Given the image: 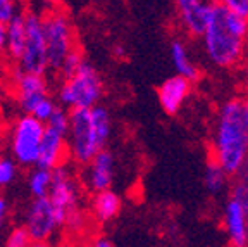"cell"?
Here are the masks:
<instances>
[{
    "mask_svg": "<svg viewBox=\"0 0 248 247\" xmlns=\"http://www.w3.org/2000/svg\"><path fill=\"white\" fill-rule=\"evenodd\" d=\"M209 158L232 178L248 161V95H232L219 104L210 128Z\"/></svg>",
    "mask_w": 248,
    "mask_h": 247,
    "instance_id": "6da1fadb",
    "label": "cell"
},
{
    "mask_svg": "<svg viewBox=\"0 0 248 247\" xmlns=\"http://www.w3.org/2000/svg\"><path fill=\"white\" fill-rule=\"evenodd\" d=\"M200 45L212 68L219 71L238 70L248 55V18L216 4Z\"/></svg>",
    "mask_w": 248,
    "mask_h": 247,
    "instance_id": "7a4b0ae2",
    "label": "cell"
},
{
    "mask_svg": "<svg viewBox=\"0 0 248 247\" xmlns=\"http://www.w3.org/2000/svg\"><path fill=\"white\" fill-rule=\"evenodd\" d=\"M112 137V116L105 106L71 111V126L67 133L69 159L76 166L85 168L105 149Z\"/></svg>",
    "mask_w": 248,
    "mask_h": 247,
    "instance_id": "3957f363",
    "label": "cell"
},
{
    "mask_svg": "<svg viewBox=\"0 0 248 247\" xmlns=\"http://www.w3.org/2000/svg\"><path fill=\"white\" fill-rule=\"evenodd\" d=\"M104 90L102 74L95 66L85 61L74 74L61 78L57 87V101L62 107L69 111L92 109L102 102Z\"/></svg>",
    "mask_w": 248,
    "mask_h": 247,
    "instance_id": "277c9868",
    "label": "cell"
},
{
    "mask_svg": "<svg viewBox=\"0 0 248 247\" xmlns=\"http://www.w3.org/2000/svg\"><path fill=\"white\" fill-rule=\"evenodd\" d=\"M46 124L33 114H21L12 121L7 133L11 158L19 166L35 168L40 158V147L45 135Z\"/></svg>",
    "mask_w": 248,
    "mask_h": 247,
    "instance_id": "5b68a950",
    "label": "cell"
},
{
    "mask_svg": "<svg viewBox=\"0 0 248 247\" xmlns=\"http://www.w3.org/2000/svg\"><path fill=\"white\" fill-rule=\"evenodd\" d=\"M45 21V38L48 49V62L50 70L59 71L64 59L76 49V36L69 16L61 9H50L43 16Z\"/></svg>",
    "mask_w": 248,
    "mask_h": 247,
    "instance_id": "8992f818",
    "label": "cell"
},
{
    "mask_svg": "<svg viewBox=\"0 0 248 247\" xmlns=\"http://www.w3.org/2000/svg\"><path fill=\"white\" fill-rule=\"evenodd\" d=\"M24 19H26V49L17 68L26 73L46 74V71L50 70V62H48L43 16L35 11H28L24 12Z\"/></svg>",
    "mask_w": 248,
    "mask_h": 247,
    "instance_id": "52a82bcc",
    "label": "cell"
},
{
    "mask_svg": "<svg viewBox=\"0 0 248 247\" xmlns=\"http://www.w3.org/2000/svg\"><path fill=\"white\" fill-rule=\"evenodd\" d=\"M48 199L57 211L62 228L66 227L71 214L81 211V182L67 164L54 170V182Z\"/></svg>",
    "mask_w": 248,
    "mask_h": 247,
    "instance_id": "ba28073f",
    "label": "cell"
},
{
    "mask_svg": "<svg viewBox=\"0 0 248 247\" xmlns=\"http://www.w3.org/2000/svg\"><path fill=\"white\" fill-rule=\"evenodd\" d=\"M9 90H11L14 102L19 107L21 114H31L33 109L46 97H50V87L45 74L26 73L14 66L9 71Z\"/></svg>",
    "mask_w": 248,
    "mask_h": 247,
    "instance_id": "9c48e42d",
    "label": "cell"
},
{
    "mask_svg": "<svg viewBox=\"0 0 248 247\" xmlns=\"http://www.w3.org/2000/svg\"><path fill=\"white\" fill-rule=\"evenodd\" d=\"M214 7V0H174L176 24L181 36L200 40L210 23Z\"/></svg>",
    "mask_w": 248,
    "mask_h": 247,
    "instance_id": "30bf717a",
    "label": "cell"
},
{
    "mask_svg": "<svg viewBox=\"0 0 248 247\" xmlns=\"http://www.w3.org/2000/svg\"><path fill=\"white\" fill-rule=\"evenodd\" d=\"M23 225L36 242H50V239L62 228L59 214L48 197L33 199L24 212Z\"/></svg>",
    "mask_w": 248,
    "mask_h": 247,
    "instance_id": "8fae6325",
    "label": "cell"
},
{
    "mask_svg": "<svg viewBox=\"0 0 248 247\" xmlns=\"http://www.w3.org/2000/svg\"><path fill=\"white\" fill-rule=\"evenodd\" d=\"M248 208L228 195L221 212V225L229 247H248Z\"/></svg>",
    "mask_w": 248,
    "mask_h": 247,
    "instance_id": "7c38bea8",
    "label": "cell"
},
{
    "mask_svg": "<svg viewBox=\"0 0 248 247\" xmlns=\"http://www.w3.org/2000/svg\"><path fill=\"white\" fill-rule=\"evenodd\" d=\"M116 180V158L108 149H104L85 166L83 183L92 194L110 190Z\"/></svg>",
    "mask_w": 248,
    "mask_h": 247,
    "instance_id": "4fadbf2b",
    "label": "cell"
},
{
    "mask_svg": "<svg viewBox=\"0 0 248 247\" xmlns=\"http://www.w3.org/2000/svg\"><path fill=\"white\" fill-rule=\"evenodd\" d=\"M191 93H193V81L186 80L179 74H172L160 83L157 90V101L166 114L176 116L181 112L186 102L190 101Z\"/></svg>",
    "mask_w": 248,
    "mask_h": 247,
    "instance_id": "5bb4252c",
    "label": "cell"
},
{
    "mask_svg": "<svg viewBox=\"0 0 248 247\" xmlns=\"http://www.w3.org/2000/svg\"><path fill=\"white\" fill-rule=\"evenodd\" d=\"M67 159H69L67 135H62L59 131L46 128L42 140V147H40V158L36 166L54 171L61 166H66Z\"/></svg>",
    "mask_w": 248,
    "mask_h": 247,
    "instance_id": "9a60e30c",
    "label": "cell"
},
{
    "mask_svg": "<svg viewBox=\"0 0 248 247\" xmlns=\"http://www.w3.org/2000/svg\"><path fill=\"white\" fill-rule=\"evenodd\" d=\"M188 38L185 36H176L172 38L169 45V55H170V62H172V68H174L176 73L179 76L186 78L190 81H198L202 76V70L200 66L197 64L193 54L190 51V45L186 42Z\"/></svg>",
    "mask_w": 248,
    "mask_h": 247,
    "instance_id": "2e32d148",
    "label": "cell"
},
{
    "mask_svg": "<svg viewBox=\"0 0 248 247\" xmlns=\"http://www.w3.org/2000/svg\"><path fill=\"white\" fill-rule=\"evenodd\" d=\"M90 209H92V216L98 223H110L119 216L121 209H123V199L112 189L93 194L92 201H90Z\"/></svg>",
    "mask_w": 248,
    "mask_h": 247,
    "instance_id": "e0dca14e",
    "label": "cell"
},
{
    "mask_svg": "<svg viewBox=\"0 0 248 247\" xmlns=\"http://www.w3.org/2000/svg\"><path fill=\"white\" fill-rule=\"evenodd\" d=\"M24 49H26V19H24V12H21L7 24L5 57L17 66L24 54Z\"/></svg>",
    "mask_w": 248,
    "mask_h": 247,
    "instance_id": "ac0fdd59",
    "label": "cell"
},
{
    "mask_svg": "<svg viewBox=\"0 0 248 247\" xmlns=\"http://www.w3.org/2000/svg\"><path fill=\"white\" fill-rule=\"evenodd\" d=\"M231 175L217 164L214 159H207L205 173H203V185L210 195H221L224 190L231 189Z\"/></svg>",
    "mask_w": 248,
    "mask_h": 247,
    "instance_id": "d6986e66",
    "label": "cell"
},
{
    "mask_svg": "<svg viewBox=\"0 0 248 247\" xmlns=\"http://www.w3.org/2000/svg\"><path fill=\"white\" fill-rule=\"evenodd\" d=\"M54 182V171L45 170V168H31L28 175V189H30L33 199H43L48 197Z\"/></svg>",
    "mask_w": 248,
    "mask_h": 247,
    "instance_id": "ffe728a7",
    "label": "cell"
},
{
    "mask_svg": "<svg viewBox=\"0 0 248 247\" xmlns=\"http://www.w3.org/2000/svg\"><path fill=\"white\" fill-rule=\"evenodd\" d=\"M33 242H35V240L30 235L28 228L21 223V225H16V227H12L11 230H9L7 237H5L4 247H30Z\"/></svg>",
    "mask_w": 248,
    "mask_h": 247,
    "instance_id": "44dd1931",
    "label": "cell"
},
{
    "mask_svg": "<svg viewBox=\"0 0 248 247\" xmlns=\"http://www.w3.org/2000/svg\"><path fill=\"white\" fill-rule=\"evenodd\" d=\"M17 171H19V164L14 159L7 158V156H0V190L16 182Z\"/></svg>",
    "mask_w": 248,
    "mask_h": 247,
    "instance_id": "7402d4cb",
    "label": "cell"
},
{
    "mask_svg": "<svg viewBox=\"0 0 248 247\" xmlns=\"http://www.w3.org/2000/svg\"><path fill=\"white\" fill-rule=\"evenodd\" d=\"M69 126H71V111L66 107H62V106H59L57 111L54 112V116L46 123V128L59 131L62 135H67V133H69Z\"/></svg>",
    "mask_w": 248,
    "mask_h": 247,
    "instance_id": "603a6c76",
    "label": "cell"
},
{
    "mask_svg": "<svg viewBox=\"0 0 248 247\" xmlns=\"http://www.w3.org/2000/svg\"><path fill=\"white\" fill-rule=\"evenodd\" d=\"M83 62H85L83 52L76 47V49H74V51L71 52L66 59H64V62H62L61 68H59V74H61V78H67V76H71V74H74L83 66Z\"/></svg>",
    "mask_w": 248,
    "mask_h": 247,
    "instance_id": "cb8c5ba5",
    "label": "cell"
},
{
    "mask_svg": "<svg viewBox=\"0 0 248 247\" xmlns=\"http://www.w3.org/2000/svg\"><path fill=\"white\" fill-rule=\"evenodd\" d=\"M57 102L52 99V97H46V99H43L42 102H40L38 106H36L35 109H33V116L36 118V120H40L42 123H48V120H50L52 116H54V112L57 111Z\"/></svg>",
    "mask_w": 248,
    "mask_h": 247,
    "instance_id": "d4e9b609",
    "label": "cell"
},
{
    "mask_svg": "<svg viewBox=\"0 0 248 247\" xmlns=\"http://www.w3.org/2000/svg\"><path fill=\"white\" fill-rule=\"evenodd\" d=\"M19 0H0V21L5 24L11 23L14 18L21 14Z\"/></svg>",
    "mask_w": 248,
    "mask_h": 247,
    "instance_id": "484cf974",
    "label": "cell"
},
{
    "mask_svg": "<svg viewBox=\"0 0 248 247\" xmlns=\"http://www.w3.org/2000/svg\"><path fill=\"white\" fill-rule=\"evenodd\" d=\"M229 195L238 199L241 204H245L248 208V182L243 178L236 176L232 180L231 189H229Z\"/></svg>",
    "mask_w": 248,
    "mask_h": 247,
    "instance_id": "4316f807",
    "label": "cell"
},
{
    "mask_svg": "<svg viewBox=\"0 0 248 247\" xmlns=\"http://www.w3.org/2000/svg\"><path fill=\"white\" fill-rule=\"evenodd\" d=\"M214 2L234 14L248 18V0H214Z\"/></svg>",
    "mask_w": 248,
    "mask_h": 247,
    "instance_id": "83f0119b",
    "label": "cell"
},
{
    "mask_svg": "<svg viewBox=\"0 0 248 247\" xmlns=\"http://www.w3.org/2000/svg\"><path fill=\"white\" fill-rule=\"evenodd\" d=\"M9 214H11V206H9L7 199L0 194V230H2L4 225L9 221Z\"/></svg>",
    "mask_w": 248,
    "mask_h": 247,
    "instance_id": "f1b7e54d",
    "label": "cell"
},
{
    "mask_svg": "<svg viewBox=\"0 0 248 247\" xmlns=\"http://www.w3.org/2000/svg\"><path fill=\"white\" fill-rule=\"evenodd\" d=\"M5 95H7V78H5V71L2 68V62H0V106L4 102Z\"/></svg>",
    "mask_w": 248,
    "mask_h": 247,
    "instance_id": "f546056e",
    "label": "cell"
},
{
    "mask_svg": "<svg viewBox=\"0 0 248 247\" xmlns=\"http://www.w3.org/2000/svg\"><path fill=\"white\" fill-rule=\"evenodd\" d=\"M5 47H7V24L0 21V57L5 55Z\"/></svg>",
    "mask_w": 248,
    "mask_h": 247,
    "instance_id": "4dcf8cb0",
    "label": "cell"
},
{
    "mask_svg": "<svg viewBox=\"0 0 248 247\" xmlns=\"http://www.w3.org/2000/svg\"><path fill=\"white\" fill-rule=\"evenodd\" d=\"M88 247H116L110 240L107 239V237L104 235H98V237H93L92 240H90Z\"/></svg>",
    "mask_w": 248,
    "mask_h": 247,
    "instance_id": "1f68e13d",
    "label": "cell"
},
{
    "mask_svg": "<svg viewBox=\"0 0 248 247\" xmlns=\"http://www.w3.org/2000/svg\"><path fill=\"white\" fill-rule=\"evenodd\" d=\"M236 71H238V78H240V83L248 90V59L238 68Z\"/></svg>",
    "mask_w": 248,
    "mask_h": 247,
    "instance_id": "d6a6232c",
    "label": "cell"
},
{
    "mask_svg": "<svg viewBox=\"0 0 248 247\" xmlns=\"http://www.w3.org/2000/svg\"><path fill=\"white\" fill-rule=\"evenodd\" d=\"M40 2H42L43 5H46V7L55 9L59 5V2H61V0H40Z\"/></svg>",
    "mask_w": 248,
    "mask_h": 247,
    "instance_id": "836d02e7",
    "label": "cell"
},
{
    "mask_svg": "<svg viewBox=\"0 0 248 247\" xmlns=\"http://www.w3.org/2000/svg\"><path fill=\"white\" fill-rule=\"evenodd\" d=\"M114 55H116V57H124V55H126V51H124V47H121V45L114 47Z\"/></svg>",
    "mask_w": 248,
    "mask_h": 247,
    "instance_id": "e575fe53",
    "label": "cell"
},
{
    "mask_svg": "<svg viewBox=\"0 0 248 247\" xmlns=\"http://www.w3.org/2000/svg\"><path fill=\"white\" fill-rule=\"evenodd\" d=\"M30 247H55V246H54V244H50V242H36V240H35V242L31 244Z\"/></svg>",
    "mask_w": 248,
    "mask_h": 247,
    "instance_id": "d590c367",
    "label": "cell"
},
{
    "mask_svg": "<svg viewBox=\"0 0 248 247\" xmlns=\"http://www.w3.org/2000/svg\"><path fill=\"white\" fill-rule=\"evenodd\" d=\"M240 178H243V180H247L248 182V161H247V164H245V168H243V171H241L240 175H238Z\"/></svg>",
    "mask_w": 248,
    "mask_h": 247,
    "instance_id": "8d00e7d4",
    "label": "cell"
},
{
    "mask_svg": "<svg viewBox=\"0 0 248 247\" xmlns=\"http://www.w3.org/2000/svg\"><path fill=\"white\" fill-rule=\"evenodd\" d=\"M0 149H2V142H0Z\"/></svg>",
    "mask_w": 248,
    "mask_h": 247,
    "instance_id": "74e56055",
    "label": "cell"
},
{
    "mask_svg": "<svg viewBox=\"0 0 248 247\" xmlns=\"http://www.w3.org/2000/svg\"><path fill=\"white\" fill-rule=\"evenodd\" d=\"M247 225H248V216H247Z\"/></svg>",
    "mask_w": 248,
    "mask_h": 247,
    "instance_id": "f35d334b",
    "label": "cell"
},
{
    "mask_svg": "<svg viewBox=\"0 0 248 247\" xmlns=\"http://www.w3.org/2000/svg\"><path fill=\"white\" fill-rule=\"evenodd\" d=\"M247 95H248V90H247Z\"/></svg>",
    "mask_w": 248,
    "mask_h": 247,
    "instance_id": "ab89813d",
    "label": "cell"
}]
</instances>
